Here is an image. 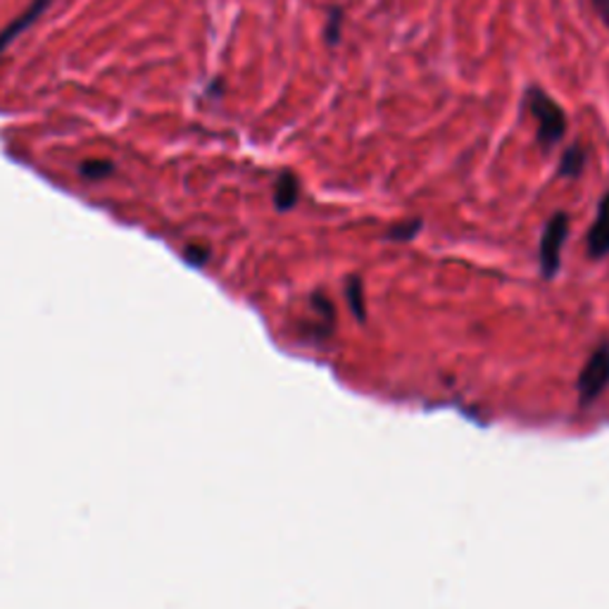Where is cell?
<instances>
[{"mask_svg": "<svg viewBox=\"0 0 609 609\" xmlns=\"http://www.w3.org/2000/svg\"><path fill=\"white\" fill-rule=\"evenodd\" d=\"M56 0H31V3L14 17V20L0 31V58L8 53V48L22 37L24 31H29L33 24H37L41 17L48 12V8L53 6Z\"/></svg>", "mask_w": 609, "mask_h": 609, "instance_id": "obj_4", "label": "cell"}, {"mask_svg": "<svg viewBox=\"0 0 609 609\" xmlns=\"http://www.w3.org/2000/svg\"><path fill=\"white\" fill-rule=\"evenodd\" d=\"M343 24H346V10L341 6L329 8L327 14V27H325V41L327 46H338L343 37Z\"/></svg>", "mask_w": 609, "mask_h": 609, "instance_id": "obj_8", "label": "cell"}, {"mask_svg": "<svg viewBox=\"0 0 609 609\" xmlns=\"http://www.w3.org/2000/svg\"><path fill=\"white\" fill-rule=\"evenodd\" d=\"M609 386V343H602L593 350L588 362L581 369L579 377V402L581 405H590L593 400H598L605 388Z\"/></svg>", "mask_w": 609, "mask_h": 609, "instance_id": "obj_3", "label": "cell"}, {"mask_svg": "<svg viewBox=\"0 0 609 609\" xmlns=\"http://www.w3.org/2000/svg\"><path fill=\"white\" fill-rule=\"evenodd\" d=\"M586 164H588V150L581 143H573L562 152V160H560V167H557V174H560L562 179L573 181V179H579L586 172Z\"/></svg>", "mask_w": 609, "mask_h": 609, "instance_id": "obj_7", "label": "cell"}, {"mask_svg": "<svg viewBox=\"0 0 609 609\" xmlns=\"http://www.w3.org/2000/svg\"><path fill=\"white\" fill-rule=\"evenodd\" d=\"M588 256L593 260L609 258V191L598 202L596 222L588 229Z\"/></svg>", "mask_w": 609, "mask_h": 609, "instance_id": "obj_5", "label": "cell"}, {"mask_svg": "<svg viewBox=\"0 0 609 609\" xmlns=\"http://www.w3.org/2000/svg\"><path fill=\"white\" fill-rule=\"evenodd\" d=\"M346 296H348V304L352 315L358 319H365V302H362V281L358 277L348 279L346 283Z\"/></svg>", "mask_w": 609, "mask_h": 609, "instance_id": "obj_11", "label": "cell"}, {"mask_svg": "<svg viewBox=\"0 0 609 609\" xmlns=\"http://www.w3.org/2000/svg\"><path fill=\"white\" fill-rule=\"evenodd\" d=\"M298 198H300V179L291 172V169H286V172L277 177V183H274V208L279 212H289L298 206Z\"/></svg>", "mask_w": 609, "mask_h": 609, "instance_id": "obj_6", "label": "cell"}, {"mask_svg": "<svg viewBox=\"0 0 609 609\" xmlns=\"http://www.w3.org/2000/svg\"><path fill=\"white\" fill-rule=\"evenodd\" d=\"M569 227L571 219L567 212H555L548 224L543 229V236H540L538 243V262H540V272H543L546 279H555L557 272L562 267V250L569 239Z\"/></svg>", "mask_w": 609, "mask_h": 609, "instance_id": "obj_2", "label": "cell"}, {"mask_svg": "<svg viewBox=\"0 0 609 609\" xmlns=\"http://www.w3.org/2000/svg\"><path fill=\"white\" fill-rule=\"evenodd\" d=\"M421 229H425V222H421V219H402V222L393 224L386 231V239L396 241V243H408V241L417 239Z\"/></svg>", "mask_w": 609, "mask_h": 609, "instance_id": "obj_9", "label": "cell"}, {"mask_svg": "<svg viewBox=\"0 0 609 609\" xmlns=\"http://www.w3.org/2000/svg\"><path fill=\"white\" fill-rule=\"evenodd\" d=\"M79 174L83 179H89V181H103V179H110L114 174V164L110 160H103V158H91V160L81 162Z\"/></svg>", "mask_w": 609, "mask_h": 609, "instance_id": "obj_10", "label": "cell"}, {"mask_svg": "<svg viewBox=\"0 0 609 609\" xmlns=\"http://www.w3.org/2000/svg\"><path fill=\"white\" fill-rule=\"evenodd\" d=\"M590 3H593V10L598 12L602 24L609 29V0H590Z\"/></svg>", "mask_w": 609, "mask_h": 609, "instance_id": "obj_12", "label": "cell"}, {"mask_svg": "<svg viewBox=\"0 0 609 609\" xmlns=\"http://www.w3.org/2000/svg\"><path fill=\"white\" fill-rule=\"evenodd\" d=\"M523 108H527L536 124V143L540 152L550 156L565 141L569 131V117L565 108L543 87H536V83L523 91Z\"/></svg>", "mask_w": 609, "mask_h": 609, "instance_id": "obj_1", "label": "cell"}]
</instances>
